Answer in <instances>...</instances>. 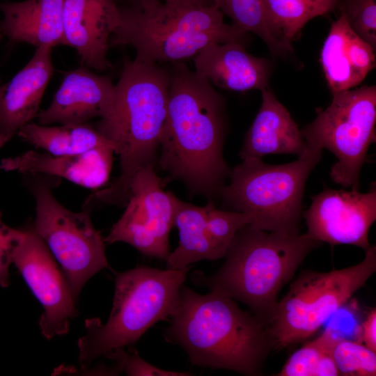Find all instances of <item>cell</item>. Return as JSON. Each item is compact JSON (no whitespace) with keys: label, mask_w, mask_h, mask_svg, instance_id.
I'll use <instances>...</instances> for the list:
<instances>
[{"label":"cell","mask_w":376,"mask_h":376,"mask_svg":"<svg viewBox=\"0 0 376 376\" xmlns=\"http://www.w3.org/2000/svg\"><path fill=\"white\" fill-rule=\"evenodd\" d=\"M322 242L307 233L283 234L247 225L230 242L222 266L197 283L246 304L265 327L272 318L282 288L305 258Z\"/></svg>","instance_id":"cell-4"},{"label":"cell","mask_w":376,"mask_h":376,"mask_svg":"<svg viewBox=\"0 0 376 376\" xmlns=\"http://www.w3.org/2000/svg\"><path fill=\"white\" fill-rule=\"evenodd\" d=\"M24 229H15L7 226L2 220L0 210V286L8 287L10 283L9 267L23 242Z\"/></svg>","instance_id":"cell-30"},{"label":"cell","mask_w":376,"mask_h":376,"mask_svg":"<svg viewBox=\"0 0 376 376\" xmlns=\"http://www.w3.org/2000/svg\"><path fill=\"white\" fill-rule=\"evenodd\" d=\"M52 49L47 46L36 48L30 61L7 83L0 98V148L37 117L54 72Z\"/></svg>","instance_id":"cell-16"},{"label":"cell","mask_w":376,"mask_h":376,"mask_svg":"<svg viewBox=\"0 0 376 376\" xmlns=\"http://www.w3.org/2000/svg\"><path fill=\"white\" fill-rule=\"evenodd\" d=\"M266 24L279 40L291 44L304 25L317 17L301 0H261Z\"/></svg>","instance_id":"cell-26"},{"label":"cell","mask_w":376,"mask_h":376,"mask_svg":"<svg viewBox=\"0 0 376 376\" xmlns=\"http://www.w3.org/2000/svg\"><path fill=\"white\" fill-rule=\"evenodd\" d=\"M170 318L165 338L196 366L257 375L272 349L266 327L217 292L201 295L182 286Z\"/></svg>","instance_id":"cell-3"},{"label":"cell","mask_w":376,"mask_h":376,"mask_svg":"<svg viewBox=\"0 0 376 376\" xmlns=\"http://www.w3.org/2000/svg\"><path fill=\"white\" fill-rule=\"evenodd\" d=\"M358 340L376 352V308H371L358 329Z\"/></svg>","instance_id":"cell-31"},{"label":"cell","mask_w":376,"mask_h":376,"mask_svg":"<svg viewBox=\"0 0 376 376\" xmlns=\"http://www.w3.org/2000/svg\"><path fill=\"white\" fill-rule=\"evenodd\" d=\"M24 182L36 204L32 224L59 263L77 301L85 283L96 273L109 268L104 241L91 219V210L72 212L54 196L61 178L39 173H25Z\"/></svg>","instance_id":"cell-9"},{"label":"cell","mask_w":376,"mask_h":376,"mask_svg":"<svg viewBox=\"0 0 376 376\" xmlns=\"http://www.w3.org/2000/svg\"><path fill=\"white\" fill-rule=\"evenodd\" d=\"M337 6L352 29L376 49V0H342Z\"/></svg>","instance_id":"cell-28"},{"label":"cell","mask_w":376,"mask_h":376,"mask_svg":"<svg viewBox=\"0 0 376 376\" xmlns=\"http://www.w3.org/2000/svg\"><path fill=\"white\" fill-rule=\"evenodd\" d=\"M322 150L308 148L292 162L265 164L262 159H243L231 170L230 182L220 194L224 206L247 213L251 227L283 234L299 233L306 180L322 158Z\"/></svg>","instance_id":"cell-7"},{"label":"cell","mask_w":376,"mask_h":376,"mask_svg":"<svg viewBox=\"0 0 376 376\" xmlns=\"http://www.w3.org/2000/svg\"><path fill=\"white\" fill-rule=\"evenodd\" d=\"M189 270L137 267L116 274L107 322L87 319L86 332L78 340L82 368L113 350L134 345L153 324L171 318Z\"/></svg>","instance_id":"cell-6"},{"label":"cell","mask_w":376,"mask_h":376,"mask_svg":"<svg viewBox=\"0 0 376 376\" xmlns=\"http://www.w3.org/2000/svg\"><path fill=\"white\" fill-rule=\"evenodd\" d=\"M332 94L330 104L301 132L308 148L327 149L337 159L331 167V180L359 190L362 166L376 141V86Z\"/></svg>","instance_id":"cell-10"},{"label":"cell","mask_w":376,"mask_h":376,"mask_svg":"<svg viewBox=\"0 0 376 376\" xmlns=\"http://www.w3.org/2000/svg\"><path fill=\"white\" fill-rule=\"evenodd\" d=\"M64 0L0 1V31L12 44L36 48L67 45L63 26Z\"/></svg>","instance_id":"cell-21"},{"label":"cell","mask_w":376,"mask_h":376,"mask_svg":"<svg viewBox=\"0 0 376 376\" xmlns=\"http://www.w3.org/2000/svg\"><path fill=\"white\" fill-rule=\"evenodd\" d=\"M120 22L115 0H64L63 33L88 68L104 71L111 67L107 54L109 39Z\"/></svg>","instance_id":"cell-14"},{"label":"cell","mask_w":376,"mask_h":376,"mask_svg":"<svg viewBox=\"0 0 376 376\" xmlns=\"http://www.w3.org/2000/svg\"><path fill=\"white\" fill-rule=\"evenodd\" d=\"M193 61L195 71L219 88L243 92L267 88L271 75L269 61L249 54L241 43H211Z\"/></svg>","instance_id":"cell-17"},{"label":"cell","mask_w":376,"mask_h":376,"mask_svg":"<svg viewBox=\"0 0 376 376\" xmlns=\"http://www.w3.org/2000/svg\"><path fill=\"white\" fill-rule=\"evenodd\" d=\"M233 24L260 37L274 56L293 52L291 44L276 39L269 30L263 15L261 0H210Z\"/></svg>","instance_id":"cell-25"},{"label":"cell","mask_w":376,"mask_h":376,"mask_svg":"<svg viewBox=\"0 0 376 376\" xmlns=\"http://www.w3.org/2000/svg\"><path fill=\"white\" fill-rule=\"evenodd\" d=\"M159 165L193 194H220L231 170L223 156L225 102L214 86L182 62L173 63Z\"/></svg>","instance_id":"cell-1"},{"label":"cell","mask_w":376,"mask_h":376,"mask_svg":"<svg viewBox=\"0 0 376 376\" xmlns=\"http://www.w3.org/2000/svg\"><path fill=\"white\" fill-rule=\"evenodd\" d=\"M23 229L24 237L13 263L43 308L38 323L49 340L68 333L77 315L76 301L62 269L32 224Z\"/></svg>","instance_id":"cell-12"},{"label":"cell","mask_w":376,"mask_h":376,"mask_svg":"<svg viewBox=\"0 0 376 376\" xmlns=\"http://www.w3.org/2000/svg\"><path fill=\"white\" fill-rule=\"evenodd\" d=\"M3 36V35L2 34V33L0 31V41L2 39ZM0 85H1V79H0Z\"/></svg>","instance_id":"cell-35"},{"label":"cell","mask_w":376,"mask_h":376,"mask_svg":"<svg viewBox=\"0 0 376 376\" xmlns=\"http://www.w3.org/2000/svg\"><path fill=\"white\" fill-rule=\"evenodd\" d=\"M331 353L339 375H376V352L358 340L336 336Z\"/></svg>","instance_id":"cell-27"},{"label":"cell","mask_w":376,"mask_h":376,"mask_svg":"<svg viewBox=\"0 0 376 376\" xmlns=\"http://www.w3.org/2000/svg\"><path fill=\"white\" fill-rule=\"evenodd\" d=\"M114 361L113 374L123 372L127 375H159V376H189V373L175 372L159 368L143 359L135 350L125 347L113 350L104 355Z\"/></svg>","instance_id":"cell-29"},{"label":"cell","mask_w":376,"mask_h":376,"mask_svg":"<svg viewBox=\"0 0 376 376\" xmlns=\"http://www.w3.org/2000/svg\"><path fill=\"white\" fill-rule=\"evenodd\" d=\"M114 149L100 147L74 155H53L34 150L1 159L0 169L22 174L39 173L58 178L89 189L104 185L109 177Z\"/></svg>","instance_id":"cell-18"},{"label":"cell","mask_w":376,"mask_h":376,"mask_svg":"<svg viewBox=\"0 0 376 376\" xmlns=\"http://www.w3.org/2000/svg\"><path fill=\"white\" fill-rule=\"evenodd\" d=\"M115 85L108 76L97 75L80 66L63 78L49 106L39 111L38 124L77 125L87 123L111 112Z\"/></svg>","instance_id":"cell-15"},{"label":"cell","mask_w":376,"mask_h":376,"mask_svg":"<svg viewBox=\"0 0 376 376\" xmlns=\"http://www.w3.org/2000/svg\"><path fill=\"white\" fill-rule=\"evenodd\" d=\"M261 95L260 107L246 134L240 157L243 160L268 155H303L307 144L288 109L267 88L261 91Z\"/></svg>","instance_id":"cell-20"},{"label":"cell","mask_w":376,"mask_h":376,"mask_svg":"<svg viewBox=\"0 0 376 376\" xmlns=\"http://www.w3.org/2000/svg\"><path fill=\"white\" fill-rule=\"evenodd\" d=\"M320 61L331 93L357 87L375 68V49L350 26L344 15L332 23Z\"/></svg>","instance_id":"cell-19"},{"label":"cell","mask_w":376,"mask_h":376,"mask_svg":"<svg viewBox=\"0 0 376 376\" xmlns=\"http://www.w3.org/2000/svg\"><path fill=\"white\" fill-rule=\"evenodd\" d=\"M336 336L330 329L295 351L277 376H337L338 371L332 357Z\"/></svg>","instance_id":"cell-24"},{"label":"cell","mask_w":376,"mask_h":376,"mask_svg":"<svg viewBox=\"0 0 376 376\" xmlns=\"http://www.w3.org/2000/svg\"><path fill=\"white\" fill-rule=\"evenodd\" d=\"M362 261L330 272H303L278 301L266 325L272 349L281 350L314 334L376 271V246Z\"/></svg>","instance_id":"cell-8"},{"label":"cell","mask_w":376,"mask_h":376,"mask_svg":"<svg viewBox=\"0 0 376 376\" xmlns=\"http://www.w3.org/2000/svg\"><path fill=\"white\" fill-rule=\"evenodd\" d=\"M174 224L179 230V244L166 260V268L181 269L198 261L224 258L227 251L213 240L207 229L205 206L177 197Z\"/></svg>","instance_id":"cell-22"},{"label":"cell","mask_w":376,"mask_h":376,"mask_svg":"<svg viewBox=\"0 0 376 376\" xmlns=\"http://www.w3.org/2000/svg\"><path fill=\"white\" fill-rule=\"evenodd\" d=\"M7 84L0 85V98L2 97V95L4 93V91L6 90Z\"/></svg>","instance_id":"cell-34"},{"label":"cell","mask_w":376,"mask_h":376,"mask_svg":"<svg viewBox=\"0 0 376 376\" xmlns=\"http://www.w3.org/2000/svg\"><path fill=\"white\" fill-rule=\"evenodd\" d=\"M164 185L153 165L140 169L130 183L125 210L104 242H125L146 256L166 260L177 197L164 191Z\"/></svg>","instance_id":"cell-11"},{"label":"cell","mask_w":376,"mask_h":376,"mask_svg":"<svg viewBox=\"0 0 376 376\" xmlns=\"http://www.w3.org/2000/svg\"><path fill=\"white\" fill-rule=\"evenodd\" d=\"M307 234L334 246L349 244L366 251L368 233L376 220V188L366 193L358 189H325L312 197L304 212Z\"/></svg>","instance_id":"cell-13"},{"label":"cell","mask_w":376,"mask_h":376,"mask_svg":"<svg viewBox=\"0 0 376 376\" xmlns=\"http://www.w3.org/2000/svg\"><path fill=\"white\" fill-rule=\"evenodd\" d=\"M309 6L316 16L324 15L333 11L338 4V0H301Z\"/></svg>","instance_id":"cell-32"},{"label":"cell","mask_w":376,"mask_h":376,"mask_svg":"<svg viewBox=\"0 0 376 376\" xmlns=\"http://www.w3.org/2000/svg\"><path fill=\"white\" fill-rule=\"evenodd\" d=\"M127 3L138 5H150L161 3H182V4H197L209 5L212 4L210 0H126Z\"/></svg>","instance_id":"cell-33"},{"label":"cell","mask_w":376,"mask_h":376,"mask_svg":"<svg viewBox=\"0 0 376 376\" xmlns=\"http://www.w3.org/2000/svg\"><path fill=\"white\" fill-rule=\"evenodd\" d=\"M120 22L109 47L130 46L135 58L150 63H178L194 58L213 42L245 45L248 33L225 22L213 4L127 3L119 6Z\"/></svg>","instance_id":"cell-5"},{"label":"cell","mask_w":376,"mask_h":376,"mask_svg":"<svg viewBox=\"0 0 376 376\" xmlns=\"http://www.w3.org/2000/svg\"><path fill=\"white\" fill-rule=\"evenodd\" d=\"M169 86L170 72L165 67L124 59L112 109L95 125L115 146L120 174L109 187L87 198L92 207L126 205L133 176L142 168L154 166L166 118Z\"/></svg>","instance_id":"cell-2"},{"label":"cell","mask_w":376,"mask_h":376,"mask_svg":"<svg viewBox=\"0 0 376 376\" xmlns=\"http://www.w3.org/2000/svg\"><path fill=\"white\" fill-rule=\"evenodd\" d=\"M20 139L53 155H74L113 143L90 124L42 125L29 123L17 132Z\"/></svg>","instance_id":"cell-23"}]
</instances>
